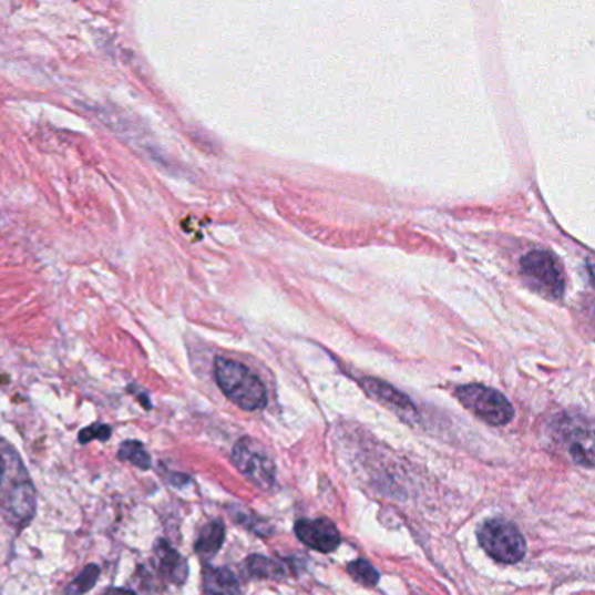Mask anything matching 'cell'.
<instances>
[{"label":"cell","instance_id":"obj_15","mask_svg":"<svg viewBox=\"0 0 595 595\" xmlns=\"http://www.w3.org/2000/svg\"><path fill=\"white\" fill-rule=\"evenodd\" d=\"M348 573L351 578L357 579L366 587H375L379 582V573L372 564L367 563L363 558H358L353 563L348 564Z\"/></svg>","mask_w":595,"mask_h":595},{"label":"cell","instance_id":"obj_18","mask_svg":"<svg viewBox=\"0 0 595 595\" xmlns=\"http://www.w3.org/2000/svg\"><path fill=\"white\" fill-rule=\"evenodd\" d=\"M103 595H135L133 592L123 591V588H109Z\"/></svg>","mask_w":595,"mask_h":595},{"label":"cell","instance_id":"obj_2","mask_svg":"<svg viewBox=\"0 0 595 595\" xmlns=\"http://www.w3.org/2000/svg\"><path fill=\"white\" fill-rule=\"evenodd\" d=\"M215 379L222 393L235 402L243 411L254 412L264 409L267 391L259 376L254 375L247 366L229 358L215 360Z\"/></svg>","mask_w":595,"mask_h":595},{"label":"cell","instance_id":"obj_4","mask_svg":"<svg viewBox=\"0 0 595 595\" xmlns=\"http://www.w3.org/2000/svg\"><path fill=\"white\" fill-rule=\"evenodd\" d=\"M521 273L533 290L548 299H561L564 294V275L561 264L551 252L533 250L521 260Z\"/></svg>","mask_w":595,"mask_h":595},{"label":"cell","instance_id":"obj_14","mask_svg":"<svg viewBox=\"0 0 595 595\" xmlns=\"http://www.w3.org/2000/svg\"><path fill=\"white\" fill-rule=\"evenodd\" d=\"M120 458L124 461L135 464L139 469H151V458H148L147 451L144 445L135 440H127L120 448Z\"/></svg>","mask_w":595,"mask_h":595},{"label":"cell","instance_id":"obj_11","mask_svg":"<svg viewBox=\"0 0 595 595\" xmlns=\"http://www.w3.org/2000/svg\"><path fill=\"white\" fill-rule=\"evenodd\" d=\"M238 594V582L229 570L224 567H206L205 571V595H236Z\"/></svg>","mask_w":595,"mask_h":595},{"label":"cell","instance_id":"obj_5","mask_svg":"<svg viewBox=\"0 0 595 595\" xmlns=\"http://www.w3.org/2000/svg\"><path fill=\"white\" fill-rule=\"evenodd\" d=\"M458 400L476 418L493 427H505L513 419L512 403L505 394L482 384H464L456 390Z\"/></svg>","mask_w":595,"mask_h":595},{"label":"cell","instance_id":"obj_3","mask_svg":"<svg viewBox=\"0 0 595 595\" xmlns=\"http://www.w3.org/2000/svg\"><path fill=\"white\" fill-rule=\"evenodd\" d=\"M482 548L501 564H515L526 555L521 531L503 519L485 521L476 531Z\"/></svg>","mask_w":595,"mask_h":595},{"label":"cell","instance_id":"obj_6","mask_svg":"<svg viewBox=\"0 0 595 595\" xmlns=\"http://www.w3.org/2000/svg\"><path fill=\"white\" fill-rule=\"evenodd\" d=\"M230 460L235 463L236 469L257 488L271 489L275 485V461L255 440H239Z\"/></svg>","mask_w":595,"mask_h":595},{"label":"cell","instance_id":"obj_12","mask_svg":"<svg viewBox=\"0 0 595 595\" xmlns=\"http://www.w3.org/2000/svg\"><path fill=\"white\" fill-rule=\"evenodd\" d=\"M224 538H226L224 524L220 521L209 522L208 526L203 527L199 538H197V554L202 557H214L220 551Z\"/></svg>","mask_w":595,"mask_h":595},{"label":"cell","instance_id":"obj_10","mask_svg":"<svg viewBox=\"0 0 595 595\" xmlns=\"http://www.w3.org/2000/svg\"><path fill=\"white\" fill-rule=\"evenodd\" d=\"M154 552H156L157 564H160L161 573L165 575V578L168 579V582L177 583V585L184 583L185 578H187V563H185V558L181 557V555L173 551L172 546H170L168 543L163 542V540L157 542Z\"/></svg>","mask_w":595,"mask_h":595},{"label":"cell","instance_id":"obj_17","mask_svg":"<svg viewBox=\"0 0 595 595\" xmlns=\"http://www.w3.org/2000/svg\"><path fill=\"white\" fill-rule=\"evenodd\" d=\"M109 437H111V428L105 427V424H93L79 433L81 443L91 442L93 439L107 440Z\"/></svg>","mask_w":595,"mask_h":595},{"label":"cell","instance_id":"obj_16","mask_svg":"<svg viewBox=\"0 0 595 595\" xmlns=\"http://www.w3.org/2000/svg\"><path fill=\"white\" fill-rule=\"evenodd\" d=\"M100 570L95 564H90L86 570L74 579V583L66 588V594L69 595H81L84 592L91 591L95 587L96 579H99Z\"/></svg>","mask_w":595,"mask_h":595},{"label":"cell","instance_id":"obj_8","mask_svg":"<svg viewBox=\"0 0 595 595\" xmlns=\"http://www.w3.org/2000/svg\"><path fill=\"white\" fill-rule=\"evenodd\" d=\"M297 538L312 551L330 554L341 545V534L329 519H305L296 524Z\"/></svg>","mask_w":595,"mask_h":595},{"label":"cell","instance_id":"obj_7","mask_svg":"<svg viewBox=\"0 0 595 595\" xmlns=\"http://www.w3.org/2000/svg\"><path fill=\"white\" fill-rule=\"evenodd\" d=\"M557 439L566 445L567 454L575 463L594 469V433L591 423L585 419L566 418L563 424H558Z\"/></svg>","mask_w":595,"mask_h":595},{"label":"cell","instance_id":"obj_1","mask_svg":"<svg viewBox=\"0 0 595 595\" xmlns=\"http://www.w3.org/2000/svg\"><path fill=\"white\" fill-rule=\"evenodd\" d=\"M0 510L13 526H25L35 512V491L18 452L0 440Z\"/></svg>","mask_w":595,"mask_h":595},{"label":"cell","instance_id":"obj_13","mask_svg":"<svg viewBox=\"0 0 595 595\" xmlns=\"http://www.w3.org/2000/svg\"><path fill=\"white\" fill-rule=\"evenodd\" d=\"M245 571H248V575L255 576V578H284L287 575V571L284 570L281 564L275 563L271 558L263 557V555H252L245 563Z\"/></svg>","mask_w":595,"mask_h":595},{"label":"cell","instance_id":"obj_9","mask_svg":"<svg viewBox=\"0 0 595 595\" xmlns=\"http://www.w3.org/2000/svg\"><path fill=\"white\" fill-rule=\"evenodd\" d=\"M361 387L372 399L378 400L382 406H387L390 411L399 414L407 423H418V409H416L414 403L409 400L407 394L394 390L388 382H382L375 378L361 379Z\"/></svg>","mask_w":595,"mask_h":595}]
</instances>
